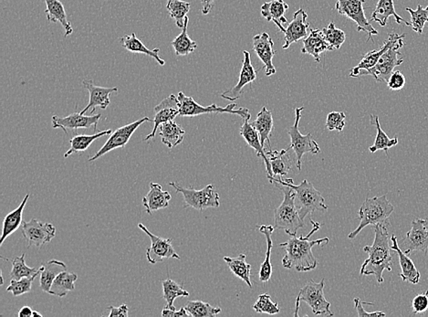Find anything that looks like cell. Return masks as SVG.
Segmentation results:
<instances>
[{
	"label": "cell",
	"instance_id": "cell-28",
	"mask_svg": "<svg viewBox=\"0 0 428 317\" xmlns=\"http://www.w3.org/2000/svg\"><path fill=\"white\" fill-rule=\"evenodd\" d=\"M289 149L266 151L268 158L272 166L273 178H282L288 175L294 167V160L288 153Z\"/></svg>",
	"mask_w": 428,
	"mask_h": 317
},
{
	"label": "cell",
	"instance_id": "cell-21",
	"mask_svg": "<svg viewBox=\"0 0 428 317\" xmlns=\"http://www.w3.org/2000/svg\"><path fill=\"white\" fill-rule=\"evenodd\" d=\"M177 104V97L171 94L170 97L165 98L158 106L155 107L156 116L153 120V131L144 138V141H149L155 138L156 131L158 130L160 125L169 121H173L175 117L180 116Z\"/></svg>",
	"mask_w": 428,
	"mask_h": 317
},
{
	"label": "cell",
	"instance_id": "cell-26",
	"mask_svg": "<svg viewBox=\"0 0 428 317\" xmlns=\"http://www.w3.org/2000/svg\"><path fill=\"white\" fill-rule=\"evenodd\" d=\"M396 35L397 33L396 32L389 34L388 39L384 42V45L382 46L379 50L367 52V54L363 57L362 60L360 61L358 66L353 68V69L350 70V77L357 78V77H360V75H361L363 72H365V70H368L369 69H371V68L377 66L382 55H383L384 52L391 47V45L393 44Z\"/></svg>",
	"mask_w": 428,
	"mask_h": 317
},
{
	"label": "cell",
	"instance_id": "cell-54",
	"mask_svg": "<svg viewBox=\"0 0 428 317\" xmlns=\"http://www.w3.org/2000/svg\"><path fill=\"white\" fill-rule=\"evenodd\" d=\"M108 310H110L109 317L120 316V317H128V306L126 304H122L119 307L109 306L107 307Z\"/></svg>",
	"mask_w": 428,
	"mask_h": 317
},
{
	"label": "cell",
	"instance_id": "cell-56",
	"mask_svg": "<svg viewBox=\"0 0 428 317\" xmlns=\"http://www.w3.org/2000/svg\"><path fill=\"white\" fill-rule=\"evenodd\" d=\"M33 310L30 306H23L18 312L20 317H32Z\"/></svg>",
	"mask_w": 428,
	"mask_h": 317
},
{
	"label": "cell",
	"instance_id": "cell-50",
	"mask_svg": "<svg viewBox=\"0 0 428 317\" xmlns=\"http://www.w3.org/2000/svg\"><path fill=\"white\" fill-rule=\"evenodd\" d=\"M346 116L344 112L329 113L326 120V128L328 130L341 132L346 128Z\"/></svg>",
	"mask_w": 428,
	"mask_h": 317
},
{
	"label": "cell",
	"instance_id": "cell-19",
	"mask_svg": "<svg viewBox=\"0 0 428 317\" xmlns=\"http://www.w3.org/2000/svg\"><path fill=\"white\" fill-rule=\"evenodd\" d=\"M274 42L267 32L258 34L253 38V50L260 60L263 61L266 76L276 75V68L273 64V58L276 51H274Z\"/></svg>",
	"mask_w": 428,
	"mask_h": 317
},
{
	"label": "cell",
	"instance_id": "cell-47",
	"mask_svg": "<svg viewBox=\"0 0 428 317\" xmlns=\"http://www.w3.org/2000/svg\"><path fill=\"white\" fill-rule=\"evenodd\" d=\"M41 273L42 267L39 272L36 273L35 275L32 277H24V278L20 280H11V285H9L7 288V292H12V294H13L14 297H20V295L29 294V292H32L34 280H35Z\"/></svg>",
	"mask_w": 428,
	"mask_h": 317
},
{
	"label": "cell",
	"instance_id": "cell-31",
	"mask_svg": "<svg viewBox=\"0 0 428 317\" xmlns=\"http://www.w3.org/2000/svg\"><path fill=\"white\" fill-rule=\"evenodd\" d=\"M120 42H121L122 47H124L125 50L132 52V54H146L147 56L155 58L159 66H165V60H163V58L159 56L160 49L157 48L153 49V50H149V49L137 38V34L134 32H132L131 35L122 37V38L120 39Z\"/></svg>",
	"mask_w": 428,
	"mask_h": 317
},
{
	"label": "cell",
	"instance_id": "cell-51",
	"mask_svg": "<svg viewBox=\"0 0 428 317\" xmlns=\"http://www.w3.org/2000/svg\"><path fill=\"white\" fill-rule=\"evenodd\" d=\"M413 312L415 315L427 312L428 310V290L417 294L412 301Z\"/></svg>",
	"mask_w": 428,
	"mask_h": 317
},
{
	"label": "cell",
	"instance_id": "cell-58",
	"mask_svg": "<svg viewBox=\"0 0 428 317\" xmlns=\"http://www.w3.org/2000/svg\"><path fill=\"white\" fill-rule=\"evenodd\" d=\"M424 221H426V226L428 229V217H427L426 218H424Z\"/></svg>",
	"mask_w": 428,
	"mask_h": 317
},
{
	"label": "cell",
	"instance_id": "cell-57",
	"mask_svg": "<svg viewBox=\"0 0 428 317\" xmlns=\"http://www.w3.org/2000/svg\"><path fill=\"white\" fill-rule=\"evenodd\" d=\"M37 316L42 317V313H39V312H37V311H33V316H32V317H37Z\"/></svg>",
	"mask_w": 428,
	"mask_h": 317
},
{
	"label": "cell",
	"instance_id": "cell-27",
	"mask_svg": "<svg viewBox=\"0 0 428 317\" xmlns=\"http://www.w3.org/2000/svg\"><path fill=\"white\" fill-rule=\"evenodd\" d=\"M289 9V5L284 0H272L270 2H265L261 6V15L268 21H273L275 25L279 27L280 32H285L284 24H289L287 18H285L286 11Z\"/></svg>",
	"mask_w": 428,
	"mask_h": 317
},
{
	"label": "cell",
	"instance_id": "cell-18",
	"mask_svg": "<svg viewBox=\"0 0 428 317\" xmlns=\"http://www.w3.org/2000/svg\"><path fill=\"white\" fill-rule=\"evenodd\" d=\"M244 58H243L242 68L239 73V80L232 89L224 92L221 94V97L229 101H236L239 99L243 94V89L246 85H251L257 79V72L251 63V55L248 51H243Z\"/></svg>",
	"mask_w": 428,
	"mask_h": 317
},
{
	"label": "cell",
	"instance_id": "cell-10",
	"mask_svg": "<svg viewBox=\"0 0 428 317\" xmlns=\"http://www.w3.org/2000/svg\"><path fill=\"white\" fill-rule=\"evenodd\" d=\"M303 110L304 107L303 106L298 107L295 111L296 119H295L294 125L288 129V133L289 137H291V146H289L288 149H294V153L296 154L297 168L298 170L301 169L303 158L305 154L310 153L316 155V154L320 153V151H321L319 144L313 139L312 134L301 135L300 130H298V124H300V120L301 119V112Z\"/></svg>",
	"mask_w": 428,
	"mask_h": 317
},
{
	"label": "cell",
	"instance_id": "cell-35",
	"mask_svg": "<svg viewBox=\"0 0 428 317\" xmlns=\"http://www.w3.org/2000/svg\"><path fill=\"white\" fill-rule=\"evenodd\" d=\"M158 129L163 144L169 149H174L183 142L186 132L177 123L174 122V120L162 124Z\"/></svg>",
	"mask_w": 428,
	"mask_h": 317
},
{
	"label": "cell",
	"instance_id": "cell-22",
	"mask_svg": "<svg viewBox=\"0 0 428 317\" xmlns=\"http://www.w3.org/2000/svg\"><path fill=\"white\" fill-rule=\"evenodd\" d=\"M391 242H392L391 249L395 251L399 257L400 266H401L402 269L400 277H401L403 281L410 282L413 285L420 284L421 277L420 271L415 267L414 261L410 259L409 255L405 254L402 249L400 248L396 235L391 237Z\"/></svg>",
	"mask_w": 428,
	"mask_h": 317
},
{
	"label": "cell",
	"instance_id": "cell-23",
	"mask_svg": "<svg viewBox=\"0 0 428 317\" xmlns=\"http://www.w3.org/2000/svg\"><path fill=\"white\" fill-rule=\"evenodd\" d=\"M249 120L251 119L244 120V124L240 128V135L244 138L248 146L256 151L258 156L263 159L267 168L268 178L270 180V178H273L272 166H270L269 158H268L266 151H265L264 147L261 144L260 135H258L257 130H256L251 123H249Z\"/></svg>",
	"mask_w": 428,
	"mask_h": 317
},
{
	"label": "cell",
	"instance_id": "cell-2",
	"mask_svg": "<svg viewBox=\"0 0 428 317\" xmlns=\"http://www.w3.org/2000/svg\"><path fill=\"white\" fill-rule=\"evenodd\" d=\"M374 230V241L371 246H365L363 251L367 252L369 257L363 263L361 275H374L378 284H383L384 272L392 271L393 257L391 254L389 233L386 224H377L372 226Z\"/></svg>",
	"mask_w": 428,
	"mask_h": 317
},
{
	"label": "cell",
	"instance_id": "cell-45",
	"mask_svg": "<svg viewBox=\"0 0 428 317\" xmlns=\"http://www.w3.org/2000/svg\"><path fill=\"white\" fill-rule=\"evenodd\" d=\"M12 269L11 272V280H20L24 277H32L39 272L41 268H32L27 266L25 263V254L21 255L20 257L14 258L11 261Z\"/></svg>",
	"mask_w": 428,
	"mask_h": 317
},
{
	"label": "cell",
	"instance_id": "cell-1",
	"mask_svg": "<svg viewBox=\"0 0 428 317\" xmlns=\"http://www.w3.org/2000/svg\"><path fill=\"white\" fill-rule=\"evenodd\" d=\"M313 229L306 237H297L296 234L289 233L288 242L280 243L279 247L284 249L285 256L282 259V266L286 269H295L297 272L306 273L316 269L318 261L314 257V246H323L329 242V238H322L310 241V236L318 232L321 224L310 220Z\"/></svg>",
	"mask_w": 428,
	"mask_h": 317
},
{
	"label": "cell",
	"instance_id": "cell-37",
	"mask_svg": "<svg viewBox=\"0 0 428 317\" xmlns=\"http://www.w3.org/2000/svg\"><path fill=\"white\" fill-rule=\"evenodd\" d=\"M275 230V227L272 225H261L258 227V230L266 237L267 240V251L266 259L261 264L260 271V280L263 282H269L272 275V264L270 261V254H272L273 242L272 233Z\"/></svg>",
	"mask_w": 428,
	"mask_h": 317
},
{
	"label": "cell",
	"instance_id": "cell-34",
	"mask_svg": "<svg viewBox=\"0 0 428 317\" xmlns=\"http://www.w3.org/2000/svg\"><path fill=\"white\" fill-rule=\"evenodd\" d=\"M67 270L66 264L63 261L51 260L42 266L41 279L39 286L43 292H50L52 282L61 273Z\"/></svg>",
	"mask_w": 428,
	"mask_h": 317
},
{
	"label": "cell",
	"instance_id": "cell-46",
	"mask_svg": "<svg viewBox=\"0 0 428 317\" xmlns=\"http://www.w3.org/2000/svg\"><path fill=\"white\" fill-rule=\"evenodd\" d=\"M323 36L332 48V50H340L341 45L346 42V34L340 29L335 27L334 21L329 23L327 27H323Z\"/></svg>",
	"mask_w": 428,
	"mask_h": 317
},
{
	"label": "cell",
	"instance_id": "cell-41",
	"mask_svg": "<svg viewBox=\"0 0 428 317\" xmlns=\"http://www.w3.org/2000/svg\"><path fill=\"white\" fill-rule=\"evenodd\" d=\"M224 261H226L227 266L229 267L231 272L234 275L239 277L248 285V287L252 288L251 281V266L246 261V255L239 254L238 257L230 258L224 257Z\"/></svg>",
	"mask_w": 428,
	"mask_h": 317
},
{
	"label": "cell",
	"instance_id": "cell-12",
	"mask_svg": "<svg viewBox=\"0 0 428 317\" xmlns=\"http://www.w3.org/2000/svg\"><path fill=\"white\" fill-rule=\"evenodd\" d=\"M146 122H153V120H150L149 117H144V118L137 120V121L131 123V124L116 129L113 133L110 135L109 139L106 141L103 147L94 156L89 158L88 161L94 162L95 160L103 158L104 155H106L111 151L117 149H125L126 144L130 141L132 135Z\"/></svg>",
	"mask_w": 428,
	"mask_h": 317
},
{
	"label": "cell",
	"instance_id": "cell-42",
	"mask_svg": "<svg viewBox=\"0 0 428 317\" xmlns=\"http://www.w3.org/2000/svg\"><path fill=\"white\" fill-rule=\"evenodd\" d=\"M163 291H164V295L163 298L166 302L165 307L171 310H177L174 306V302L178 297H189V292L184 290L183 286L177 284L171 279H166L162 281Z\"/></svg>",
	"mask_w": 428,
	"mask_h": 317
},
{
	"label": "cell",
	"instance_id": "cell-52",
	"mask_svg": "<svg viewBox=\"0 0 428 317\" xmlns=\"http://www.w3.org/2000/svg\"><path fill=\"white\" fill-rule=\"evenodd\" d=\"M406 84V79L405 75H403L399 70H396L392 75H391L389 80L387 82L388 88L392 91H400L405 87Z\"/></svg>",
	"mask_w": 428,
	"mask_h": 317
},
{
	"label": "cell",
	"instance_id": "cell-16",
	"mask_svg": "<svg viewBox=\"0 0 428 317\" xmlns=\"http://www.w3.org/2000/svg\"><path fill=\"white\" fill-rule=\"evenodd\" d=\"M101 115L85 116L81 113H72L69 116L60 117L52 116V128L63 129L64 133L68 135V129L77 130V129H87L94 128V133L97 130L98 123L101 120Z\"/></svg>",
	"mask_w": 428,
	"mask_h": 317
},
{
	"label": "cell",
	"instance_id": "cell-29",
	"mask_svg": "<svg viewBox=\"0 0 428 317\" xmlns=\"http://www.w3.org/2000/svg\"><path fill=\"white\" fill-rule=\"evenodd\" d=\"M391 17L395 18L397 24H405V26H411V23H408L400 17L396 12L394 0H379L377 7L372 12L371 20L377 23L379 25L384 27L387 24L388 20Z\"/></svg>",
	"mask_w": 428,
	"mask_h": 317
},
{
	"label": "cell",
	"instance_id": "cell-4",
	"mask_svg": "<svg viewBox=\"0 0 428 317\" xmlns=\"http://www.w3.org/2000/svg\"><path fill=\"white\" fill-rule=\"evenodd\" d=\"M395 207L387 199L386 195L366 199L359 209V226L349 234L348 238L354 239L365 227L377 224H388Z\"/></svg>",
	"mask_w": 428,
	"mask_h": 317
},
{
	"label": "cell",
	"instance_id": "cell-17",
	"mask_svg": "<svg viewBox=\"0 0 428 317\" xmlns=\"http://www.w3.org/2000/svg\"><path fill=\"white\" fill-rule=\"evenodd\" d=\"M310 32L308 14L303 8L298 9L294 15V20L285 27L284 44L282 48L286 50L289 46L306 38Z\"/></svg>",
	"mask_w": 428,
	"mask_h": 317
},
{
	"label": "cell",
	"instance_id": "cell-13",
	"mask_svg": "<svg viewBox=\"0 0 428 317\" xmlns=\"http://www.w3.org/2000/svg\"><path fill=\"white\" fill-rule=\"evenodd\" d=\"M27 246L42 248V246L51 242L56 236V228L54 224L43 223V221L32 218L30 221H23L21 230Z\"/></svg>",
	"mask_w": 428,
	"mask_h": 317
},
{
	"label": "cell",
	"instance_id": "cell-9",
	"mask_svg": "<svg viewBox=\"0 0 428 317\" xmlns=\"http://www.w3.org/2000/svg\"><path fill=\"white\" fill-rule=\"evenodd\" d=\"M169 185L183 195L186 207L202 211L208 208H218L220 206V195L215 190L214 185H208L200 190L193 187L186 189L177 182H170Z\"/></svg>",
	"mask_w": 428,
	"mask_h": 317
},
{
	"label": "cell",
	"instance_id": "cell-48",
	"mask_svg": "<svg viewBox=\"0 0 428 317\" xmlns=\"http://www.w3.org/2000/svg\"><path fill=\"white\" fill-rule=\"evenodd\" d=\"M405 9L411 15L412 30L417 34L423 33L424 25L428 23V6L424 8L420 4L415 11L411 8H406Z\"/></svg>",
	"mask_w": 428,
	"mask_h": 317
},
{
	"label": "cell",
	"instance_id": "cell-40",
	"mask_svg": "<svg viewBox=\"0 0 428 317\" xmlns=\"http://www.w3.org/2000/svg\"><path fill=\"white\" fill-rule=\"evenodd\" d=\"M370 122L371 125H374L375 128H377V135L374 144L369 147V150H370L371 153L377 152L378 150H383L388 156V150H389L391 147H396V144L399 143L398 138L388 137L386 132L381 128L380 123H379V117L377 116L371 115Z\"/></svg>",
	"mask_w": 428,
	"mask_h": 317
},
{
	"label": "cell",
	"instance_id": "cell-30",
	"mask_svg": "<svg viewBox=\"0 0 428 317\" xmlns=\"http://www.w3.org/2000/svg\"><path fill=\"white\" fill-rule=\"evenodd\" d=\"M46 4L45 13L50 23H60L65 30L64 37L70 36L73 33L72 24L68 20L65 8L60 0H42Z\"/></svg>",
	"mask_w": 428,
	"mask_h": 317
},
{
	"label": "cell",
	"instance_id": "cell-5",
	"mask_svg": "<svg viewBox=\"0 0 428 317\" xmlns=\"http://www.w3.org/2000/svg\"><path fill=\"white\" fill-rule=\"evenodd\" d=\"M275 186L279 187L284 194V199L279 207L274 211L275 215V225L276 229L284 230L285 232L297 234L301 228L305 226L304 220H301L300 214H298L296 205H295L294 190L291 187L284 186V185L276 183Z\"/></svg>",
	"mask_w": 428,
	"mask_h": 317
},
{
	"label": "cell",
	"instance_id": "cell-44",
	"mask_svg": "<svg viewBox=\"0 0 428 317\" xmlns=\"http://www.w3.org/2000/svg\"><path fill=\"white\" fill-rule=\"evenodd\" d=\"M184 309L193 317H214L222 311L220 307L212 306L202 301H189Z\"/></svg>",
	"mask_w": 428,
	"mask_h": 317
},
{
	"label": "cell",
	"instance_id": "cell-15",
	"mask_svg": "<svg viewBox=\"0 0 428 317\" xmlns=\"http://www.w3.org/2000/svg\"><path fill=\"white\" fill-rule=\"evenodd\" d=\"M401 248L405 254L411 255L414 251H423L427 254L428 251V229L426 221L422 218L412 221V228L403 236L401 241Z\"/></svg>",
	"mask_w": 428,
	"mask_h": 317
},
{
	"label": "cell",
	"instance_id": "cell-3",
	"mask_svg": "<svg viewBox=\"0 0 428 317\" xmlns=\"http://www.w3.org/2000/svg\"><path fill=\"white\" fill-rule=\"evenodd\" d=\"M270 181L273 184L278 183L291 187L294 190L295 205L301 220H304L308 215L313 214V212L327 211L325 198L307 180H304L298 186L294 185L291 178H272Z\"/></svg>",
	"mask_w": 428,
	"mask_h": 317
},
{
	"label": "cell",
	"instance_id": "cell-8",
	"mask_svg": "<svg viewBox=\"0 0 428 317\" xmlns=\"http://www.w3.org/2000/svg\"><path fill=\"white\" fill-rule=\"evenodd\" d=\"M325 279L320 282H315L310 280L307 285H305L296 299V310L294 316H298V307L301 302H305L312 309L314 315L332 316L334 313L329 310L331 303L325 299Z\"/></svg>",
	"mask_w": 428,
	"mask_h": 317
},
{
	"label": "cell",
	"instance_id": "cell-49",
	"mask_svg": "<svg viewBox=\"0 0 428 317\" xmlns=\"http://www.w3.org/2000/svg\"><path fill=\"white\" fill-rule=\"evenodd\" d=\"M253 309L257 313L268 315H277L280 311L278 303H274L269 294H260L253 306Z\"/></svg>",
	"mask_w": 428,
	"mask_h": 317
},
{
	"label": "cell",
	"instance_id": "cell-38",
	"mask_svg": "<svg viewBox=\"0 0 428 317\" xmlns=\"http://www.w3.org/2000/svg\"><path fill=\"white\" fill-rule=\"evenodd\" d=\"M113 132L109 130L101 131L100 133H95L94 135H79L76 137H73L70 140V149L64 154V158H68L69 156L73 155L75 153H82L87 150L91 144L94 142L95 140L99 139V138L106 137V135H110Z\"/></svg>",
	"mask_w": 428,
	"mask_h": 317
},
{
	"label": "cell",
	"instance_id": "cell-33",
	"mask_svg": "<svg viewBox=\"0 0 428 317\" xmlns=\"http://www.w3.org/2000/svg\"><path fill=\"white\" fill-rule=\"evenodd\" d=\"M251 124L260 135L261 144L265 147V143L267 142L269 144V149H272L270 135H272L274 128L272 112L268 110L267 107H263V109L258 113L257 118Z\"/></svg>",
	"mask_w": 428,
	"mask_h": 317
},
{
	"label": "cell",
	"instance_id": "cell-39",
	"mask_svg": "<svg viewBox=\"0 0 428 317\" xmlns=\"http://www.w3.org/2000/svg\"><path fill=\"white\" fill-rule=\"evenodd\" d=\"M189 18L187 17L182 32L171 42L173 46L175 55L177 56H187L196 51L198 48V43L190 39L187 34V26H189Z\"/></svg>",
	"mask_w": 428,
	"mask_h": 317
},
{
	"label": "cell",
	"instance_id": "cell-53",
	"mask_svg": "<svg viewBox=\"0 0 428 317\" xmlns=\"http://www.w3.org/2000/svg\"><path fill=\"white\" fill-rule=\"evenodd\" d=\"M354 306H355V309L357 311V315L359 317H365V316H374V317H380V316H386V313L382 312V311H377V312L368 313L366 312L365 309L363 307V304H365L362 302L359 298H354Z\"/></svg>",
	"mask_w": 428,
	"mask_h": 317
},
{
	"label": "cell",
	"instance_id": "cell-25",
	"mask_svg": "<svg viewBox=\"0 0 428 317\" xmlns=\"http://www.w3.org/2000/svg\"><path fill=\"white\" fill-rule=\"evenodd\" d=\"M328 51L334 50L326 42L322 30L310 29L309 35L303 39V47L301 49V52L310 55L317 63H320L321 54Z\"/></svg>",
	"mask_w": 428,
	"mask_h": 317
},
{
	"label": "cell",
	"instance_id": "cell-24",
	"mask_svg": "<svg viewBox=\"0 0 428 317\" xmlns=\"http://www.w3.org/2000/svg\"><path fill=\"white\" fill-rule=\"evenodd\" d=\"M170 201V193L163 190L161 185L151 182L149 192L143 198V205L146 213L152 215L153 212L168 208Z\"/></svg>",
	"mask_w": 428,
	"mask_h": 317
},
{
	"label": "cell",
	"instance_id": "cell-43",
	"mask_svg": "<svg viewBox=\"0 0 428 317\" xmlns=\"http://www.w3.org/2000/svg\"><path fill=\"white\" fill-rule=\"evenodd\" d=\"M190 3L183 0H168L166 9L170 15L172 20H175V25L183 29L184 20L190 11Z\"/></svg>",
	"mask_w": 428,
	"mask_h": 317
},
{
	"label": "cell",
	"instance_id": "cell-6",
	"mask_svg": "<svg viewBox=\"0 0 428 317\" xmlns=\"http://www.w3.org/2000/svg\"><path fill=\"white\" fill-rule=\"evenodd\" d=\"M405 34H402V35L397 34L393 44L382 55L377 66L365 70V72H363L360 76L371 75L374 77L375 81L384 82L387 84L388 80L394 73V70L403 63V58H399V56L401 54L400 50L405 45Z\"/></svg>",
	"mask_w": 428,
	"mask_h": 317
},
{
	"label": "cell",
	"instance_id": "cell-7",
	"mask_svg": "<svg viewBox=\"0 0 428 317\" xmlns=\"http://www.w3.org/2000/svg\"><path fill=\"white\" fill-rule=\"evenodd\" d=\"M177 101L180 116L195 117L205 113H231L239 116L243 120L251 118V113L248 108L235 109L236 104H229L226 107H220L217 104L203 106L196 103L192 97H187L183 92H178Z\"/></svg>",
	"mask_w": 428,
	"mask_h": 317
},
{
	"label": "cell",
	"instance_id": "cell-20",
	"mask_svg": "<svg viewBox=\"0 0 428 317\" xmlns=\"http://www.w3.org/2000/svg\"><path fill=\"white\" fill-rule=\"evenodd\" d=\"M82 85L90 94V101H89L88 106L82 111V115H85L90 108H92V115H94L97 107H100L103 110L106 109L111 104L110 95L113 92H118L117 87L106 88L95 85L92 80H84Z\"/></svg>",
	"mask_w": 428,
	"mask_h": 317
},
{
	"label": "cell",
	"instance_id": "cell-14",
	"mask_svg": "<svg viewBox=\"0 0 428 317\" xmlns=\"http://www.w3.org/2000/svg\"><path fill=\"white\" fill-rule=\"evenodd\" d=\"M138 228L143 230L144 233H146L151 240V246L146 250L147 261L150 263H162V261L166 259H172V258L177 260L181 259L180 255L175 251L173 245H172L173 240L163 239L161 237L153 235L144 224H138Z\"/></svg>",
	"mask_w": 428,
	"mask_h": 317
},
{
	"label": "cell",
	"instance_id": "cell-32",
	"mask_svg": "<svg viewBox=\"0 0 428 317\" xmlns=\"http://www.w3.org/2000/svg\"><path fill=\"white\" fill-rule=\"evenodd\" d=\"M29 199L30 194H27L25 198L23 199V202L20 203V205L6 216L4 221H3V230L1 240H0V246H2L5 240L11 236L12 233L16 232V230H18V228L21 226V224L23 223V211Z\"/></svg>",
	"mask_w": 428,
	"mask_h": 317
},
{
	"label": "cell",
	"instance_id": "cell-36",
	"mask_svg": "<svg viewBox=\"0 0 428 317\" xmlns=\"http://www.w3.org/2000/svg\"><path fill=\"white\" fill-rule=\"evenodd\" d=\"M77 280H78V275L76 273L64 271L52 282L49 294L61 298L66 297L68 292L75 290V282Z\"/></svg>",
	"mask_w": 428,
	"mask_h": 317
},
{
	"label": "cell",
	"instance_id": "cell-55",
	"mask_svg": "<svg viewBox=\"0 0 428 317\" xmlns=\"http://www.w3.org/2000/svg\"><path fill=\"white\" fill-rule=\"evenodd\" d=\"M200 1L202 4V14L208 15L213 8L215 0H200Z\"/></svg>",
	"mask_w": 428,
	"mask_h": 317
},
{
	"label": "cell",
	"instance_id": "cell-11",
	"mask_svg": "<svg viewBox=\"0 0 428 317\" xmlns=\"http://www.w3.org/2000/svg\"><path fill=\"white\" fill-rule=\"evenodd\" d=\"M365 0H337L335 8L341 15L354 21L357 25V32L368 34L367 42L372 39V36L378 35V32L369 23L365 16Z\"/></svg>",
	"mask_w": 428,
	"mask_h": 317
}]
</instances>
